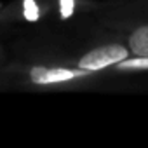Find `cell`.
Here are the masks:
<instances>
[{
	"label": "cell",
	"instance_id": "1",
	"mask_svg": "<svg viewBox=\"0 0 148 148\" xmlns=\"http://www.w3.org/2000/svg\"><path fill=\"white\" fill-rule=\"evenodd\" d=\"M92 75L79 66H45V64H35L28 70V82L32 86L38 87H59L68 86L73 82L86 80Z\"/></svg>",
	"mask_w": 148,
	"mask_h": 148
},
{
	"label": "cell",
	"instance_id": "3",
	"mask_svg": "<svg viewBox=\"0 0 148 148\" xmlns=\"http://www.w3.org/2000/svg\"><path fill=\"white\" fill-rule=\"evenodd\" d=\"M127 47L131 56H148V23L136 26L127 35Z\"/></svg>",
	"mask_w": 148,
	"mask_h": 148
},
{
	"label": "cell",
	"instance_id": "4",
	"mask_svg": "<svg viewBox=\"0 0 148 148\" xmlns=\"http://www.w3.org/2000/svg\"><path fill=\"white\" fill-rule=\"evenodd\" d=\"M115 71H146L148 70V56H129L124 61L112 66Z\"/></svg>",
	"mask_w": 148,
	"mask_h": 148
},
{
	"label": "cell",
	"instance_id": "2",
	"mask_svg": "<svg viewBox=\"0 0 148 148\" xmlns=\"http://www.w3.org/2000/svg\"><path fill=\"white\" fill-rule=\"evenodd\" d=\"M129 56H131V51H129L127 44L110 42V44L98 45V47L87 51L86 54H82L77 59L75 66H79L80 70L94 75V73H98V71H103L106 68L115 66L117 63L124 61Z\"/></svg>",
	"mask_w": 148,
	"mask_h": 148
}]
</instances>
